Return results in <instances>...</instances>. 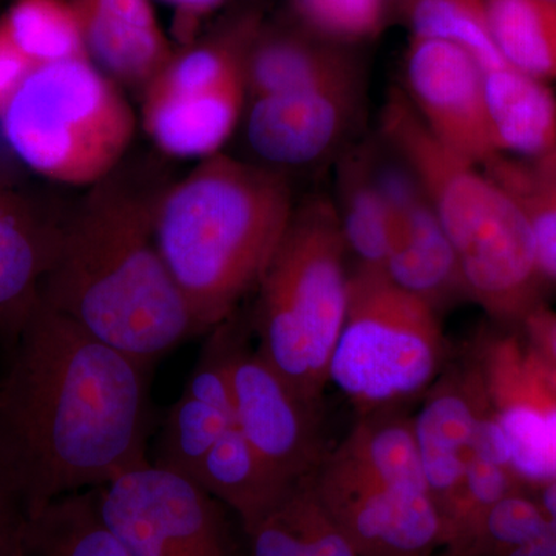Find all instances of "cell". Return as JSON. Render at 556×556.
Listing matches in <instances>:
<instances>
[{"label": "cell", "mask_w": 556, "mask_h": 556, "mask_svg": "<svg viewBox=\"0 0 556 556\" xmlns=\"http://www.w3.org/2000/svg\"><path fill=\"white\" fill-rule=\"evenodd\" d=\"M0 375V468L35 518L148 463L152 368L38 303Z\"/></svg>", "instance_id": "6da1fadb"}, {"label": "cell", "mask_w": 556, "mask_h": 556, "mask_svg": "<svg viewBox=\"0 0 556 556\" xmlns=\"http://www.w3.org/2000/svg\"><path fill=\"white\" fill-rule=\"evenodd\" d=\"M161 192L121 166L65 212L40 302L105 345L153 368L195 336L192 314L155 239Z\"/></svg>", "instance_id": "7a4b0ae2"}, {"label": "cell", "mask_w": 556, "mask_h": 556, "mask_svg": "<svg viewBox=\"0 0 556 556\" xmlns=\"http://www.w3.org/2000/svg\"><path fill=\"white\" fill-rule=\"evenodd\" d=\"M294 208L281 172L223 153L161 190L156 244L197 334L232 316L258 287Z\"/></svg>", "instance_id": "3957f363"}, {"label": "cell", "mask_w": 556, "mask_h": 556, "mask_svg": "<svg viewBox=\"0 0 556 556\" xmlns=\"http://www.w3.org/2000/svg\"><path fill=\"white\" fill-rule=\"evenodd\" d=\"M382 135L426 190L455 249L468 298L496 325L521 327L546 305V280L517 201L477 164L441 144L401 90L388 97Z\"/></svg>", "instance_id": "277c9868"}, {"label": "cell", "mask_w": 556, "mask_h": 556, "mask_svg": "<svg viewBox=\"0 0 556 556\" xmlns=\"http://www.w3.org/2000/svg\"><path fill=\"white\" fill-rule=\"evenodd\" d=\"M346 244L334 203L295 206L260 280L251 331L258 353L300 397L321 404L348 306Z\"/></svg>", "instance_id": "5b68a950"}, {"label": "cell", "mask_w": 556, "mask_h": 556, "mask_svg": "<svg viewBox=\"0 0 556 556\" xmlns=\"http://www.w3.org/2000/svg\"><path fill=\"white\" fill-rule=\"evenodd\" d=\"M0 131L24 166L67 186H91L129 152L137 115L89 58L40 65L0 113Z\"/></svg>", "instance_id": "8992f818"}, {"label": "cell", "mask_w": 556, "mask_h": 556, "mask_svg": "<svg viewBox=\"0 0 556 556\" xmlns=\"http://www.w3.org/2000/svg\"><path fill=\"white\" fill-rule=\"evenodd\" d=\"M444 358L437 311L394 285L383 269L357 266L350 274L329 382L361 413L426 393L441 375Z\"/></svg>", "instance_id": "52a82bcc"}, {"label": "cell", "mask_w": 556, "mask_h": 556, "mask_svg": "<svg viewBox=\"0 0 556 556\" xmlns=\"http://www.w3.org/2000/svg\"><path fill=\"white\" fill-rule=\"evenodd\" d=\"M254 28L175 51L141 91V124L153 144L175 159L217 155L248 97L244 56Z\"/></svg>", "instance_id": "ba28073f"}, {"label": "cell", "mask_w": 556, "mask_h": 556, "mask_svg": "<svg viewBox=\"0 0 556 556\" xmlns=\"http://www.w3.org/2000/svg\"><path fill=\"white\" fill-rule=\"evenodd\" d=\"M94 501L131 556H240L225 504L149 460L94 489Z\"/></svg>", "instance_id": "9c48e42d"}, {"label": "cell", "mask_w": 556, "mask_h": 556, "mask_svg": "<svg viewBox=\"0 0 556 556\" xmlns=\"http://www.w3.org/2000/svg\"><path fill=\"white\" fill-rule=\"evenodd\" d=\"M475 361L511 456V471L527 490L556 481V368L521 327L479 336Z\"/></svg>", "instance_id": "30bf717a"}, {"label": "cell", "mask_w": 556, "mask_h": 556, "mask_svg": "<svg viewBox=\"0 0 556 556\" xmlns=\"http://www.w3.org/2000/svg\"><path fill=\"white\" fill-rule=\"evenodd\" d=\"M311 484L358 556H434L444 526L430 493L390 484L339 447Z\"/></svg>", "instance_id": "8fae6325"}, {"label": "cell", "mask_w": 556, "mask_h": 556, "mask_svg": "<svg viewBox=\"0 0 556 556\" xmlns=\"http://www.w3.org/2000/svg\"><path fill=\"white\" fill-rule=\"evenodd\" d=\"M237 422L249 444L274 471L298 485L327 457L321 404L305 401L276 369L241 340L230 371Z\"/></svg>", "instance_id": "7c38bea8"}, {"label": "cell", "mask_w": 556, "mask_h": 556, "mask_svg": "<svg viewBox=\"0 0 556 556\" xmlns=\"http://www.w3.org/2000/svg\"><path fill=\"white\" fill-rule=\"evenodd\" d=\"M413 108L445 148L477 166L500 155L485 102V70L467 50L413 38L407 56Z\"/></svg>", "instance_id": "4fadbf2b"}, {"label": "cell", "mask_w": 556, "mask_h": 556, "mask_svg": "<svg viewBox=\"0 0 556 556\" xmlns=\"http://www.w3.org/2000/svg\"><path fill=\"white\" fill-rule=\"evenodd\" d=\"M397 163L376 172L390 217L386 274L394 285L422 299L437 313L468 298L459 263L426 190L413 172Z\"/></svg>", "instance_id": "5bb4252c"}, {"label": "cell", "mask_w": 556, "mask_h": 556, "mask_svg": "<svg viewBox=\"0 0 556 556\" xmlns=\"http://www.w3.org/2000/svg\"><path fill=\"white\" fill-rule=\"evenodd\" d=\"M249 332L248 321L237 313L208 331L181 396L164 419L155 466L193 479L218 439L239 424L230 371Z\"/></svg>", "instance_id": "9a60e30c"}, {"label": "cell", "mask_w": 556, "mask_h": 556, "mask_svg": "<svg viewBox=\"0 0 556 556\" xmlns=\"http://www.w3.org/2000/svg\"><path fill=\"white\" fill-rule=\"evenodd\" d=\"M357 102V73L255 98L247 121L249 148L270 169L306 166L338 144Z\"/></svg>", "instance_id": "2e32d148"}, {"label": "cell", "mask_w": 556, "mask_h": 556, "mask_svg": "<svg viewBox=\"0 0 556 556\" xmlns=\"http://www.w3.org/2000/svg\"><path fill=\"white\" fill-rule=\"evenodd\" d=\"M65 212L51 211L0 166V354L7 361L40 300Z\"/></svg>", "instance_id": "e0dca14e"}, {"label": "cell", "mask_w": 556, "mask_h": 556, "mask_svg": "<svg viewBox=\"0 0 556 556\" xmlns=\"http://www.w3.org/2000/svg\"><path fill=\"white\" fill-rule=\"evenodd\" d=\"M426 393L415 417V433L428 489L439 511L466 477L478 422L490 402L473 354L463 364L442 368Z\"/></svg>", "instance_id": "ac0fdd59"}, {"label": "cell", "mask_w": 556, "mask_h": 556, "mask_svg": "<svg viewBox=\"0 0 556 556\" xmlns=\"http://www.w3.org/2000/svg\"><path fill=\"white\" fill-rule=\"evenodd\" d=\"M70 2L78 13L87 56L121 89L141 93L175 53L150 0Z\"/></svg>", "instance_id": "d6986e66"}, {"label": "cell", "mask_w": 556, "mask_h": 556, "mask_svg": "<svg viewBox=\"0 0 556 556\" xmlns=\"http://www.w3.org/2000/svg\"><path fill=\"white\" fill-rule=\"evenodd\" d=\"M353 61L339 43L302 28L252 30L244 78L252 100L353 75Z\"/></svg>", "instance_id": "ffe728a7"}, {"label": "cell", "mask_w": 556, "mask_h": 556, "mask_svg": "<svg viewBox=\"0 0 556 556\" xmlns=\"http://www.w3.org/2000/svg\"><path fill=\"white\" fill-rule=\"evenodd\" d=\"M485 102L500 155L556 156V97L546 80L506 67L485 72Z\"/></svg>", "instance_id": "44dd1931"}, {"label": "cell", "mask_w": 556, "mask_h": 556, "mask_svg": "<svg viewBox=\"0 0 556 556\" xmlns=\"http://www.w3.org/2000/svg\"><path fill=\"white\" fill-rule=\"evenodd\" d=\"M192 481L237 515L244 535L268 518L295 486L258 456L239 424L218 439Z\"/></svg>", "instance_id": "7402d4cb"}, {"label": "cell", "mask_w": 556, "mask_h": 556, "mask_svg": "<svg viewBox=\"0 0 556 556\" xmlns=\"http://www.w3.org/2000/svg\"><path fill=\"white\" fill-rule=\"evenodd\" d=\"M376 163L368 146L340 161L339 201L334 206L346 249L356 255L358 266L383 269L390 249V217Z\"/></svg>", "instance_id": "603a6c76"}, {"label": "cell", "mask_w": 556, "mask_h": 556, "mask_svg": "<svg viewBox=\"0 0 556 556\" xmlns=\"http://www.w3.org/2000/svg\"><path fill=\"white\" fill-rule=\"evenodd\" d=\"M339 448L382 481L430 493L417 447L415 419L394 407L362 413Z\"/></svg>", "instance_id": "cb8c5ba5"}, {"label": "cell", "mask_w": 556, "mask_h": 556, "mask_svg": "<svg viewBox=\"0 0 556 556\" xmlns=\"http://www.w3.org/2000/svg\"><path fill=\"white\" fill-rule=\"evenodd\" d=\"M24 556H131L98 514L94 489L58 497L30 518Z\"/></svg>", "instance_id": "d4e9b609"}, {"label": "cell", "mask_w": 556, "mask_h": 556, "mask_svg": "<svg viewBox=\"0 0 556 556\" xmlns=\"http://www.w3.org/2000/svg\"><path fill=\"white\" fill-rule=\"evenodd\" d=\"M490 28L510 67L556 80V3L548 0H486Z\"/></svg>", "instance_id": "484cf974"}, {"label": "cell", "mask_w": 556, "mask_h": 556, "mask_svg": "<svg viewBox=\"0 0 556 556\" xmlns=\"http://www.w3.org/2000/svg\"><path fill=\"white\" fill-rule=\"evenodd\" d=\"M482 167L525 212L535 239L541 274L546 283H556V156L526 161L497 155Z\"/></svg>", "instance_id": "4316f807"}, {"label": "cell", "mask_w": 556, "mask_h": 556, "mask_svg": "<svg viewBox=\"0 0 556 556\" xmlns=\"http://www.w3.org/2000/svg\"><path fill=\"white\" fill-rule=\"evenodd\" d=\"M0 24L33 67L89 58L70 0H14Z\"/></svg>", "instance_id": "83f0119b"}, {"label": "cell", "mask_w": 556, "mask_h": 556, "mask_svg": "<svg viewBox=\"0 0 556 556\" xmlns=\"http://www.w3.org/2000/svg\"><path fill=\"white\" fill-rule=\"evenodd\" d=\"M404 11L415 38L456 43L485 72L506 67L490 28L486 0H404Z\"/></svg>", "instance_id": "f1b7e54d"}, {"label": "cell", "mask_w": 556, "mask_h": 556, "mask_svg": "<svg viewBox=\"0 0 556 556\" xmlns=\"http://www.w3.org/2000/svg\"><path fill=\"white\" fill-rule=\"evenodd\" d=\"M551 519L530 490H519L486 511L466 554L501 556L546 535ZM460 554V555H466Z\"/></svg>", "instance_id": "f546056e"}, {"label": "cell", "mask_w": 556, "mask_h": 556, "mask_svg": "<svg viewBox=\"0 0 556 556\" xmlns=\"http://www.w3.org/2000/svg\"><path fill=\"white\" fill-rule=\"evenodd\" d=\"M306 30L331 42L369 38L383 24V0H294Z\"/></svg>", "instance_id": "4dcf8cb0"}, {"label": "cell", "mask_w": 556, "mask_h": 556, "mask_svg": "<svg viewBox=\"0 0 556 556\" xmlns=\"http://www.w3.org/2000/svg\"><path fill=\"white\" fill-rule=\"evenodd\" d=\"M291 525L308 546L313 556H358L346 536L340 532L311 484V477L300 482L280 504Z\"/></svg>", "instance_id": "1f68e13d"}, {"label": "cell", "mask_w": 556, "mask_h": 556, "mask_svg": "<svg viewBox=\"0 0 556 556\" xmlns=\"http://www.w3.org/2000/svg\"><path fill=\"white\" fill-rule=\"evenodd\" d=\"M247 536L251 556H313L280 506Z\"/></svg>", "instance_id": "d6a6232c"}, {"label": "cell", "mask_w": 556, "mask_h": 556, "mask_svg": "<svg viewBox=\"0 0 556 556\" xmlns=\"http://www.w3.org/2000/svg\"><path fill=\"white\" fill-rule=\"evenodd\" d=\"M28 525L24 500L0 470V556H24Z\"/></svg>", "instance_id": "836d02e7"}, {"label": "cell", "mask_w": 556, "mask_h": 556, "mask_svg": "<svg viewBox=\"0 0 556 556\" xmlns=\"http://www.w3.org/2000/svg\"><path fill=\"white\" fill-rule=\"evenodd\" d=\"M35 68L0 24V113Z\"/></svg>", "instance_id": "e575fe53"}, {"label": "cell", "mask_w": 556, "mask_h": 556, "mask_svg": "<svg viewBox=\"0 0 556 556\" xmlns=\"http://www.w3.org/2000/svg\"><path fill=\"white\" fill-rule=\"evenodd\" d=\"M521 328L556 368V311L547 305L540 306L522 320Z\"/></svg>", "instance_id": "d590c367"}, {"label": "cell", "mask_w": 556, "mask_h": 556, "mask_svg": "<svg viewBox=\"0 0 556 556\" xmlns=\"http://www.w3.org/2000/svg\"><path fill=\"white\" fill-rule=\"evenodd\" d=\"M532 495L535 496L538 504L543 508L544 514L551 519V522L556 525V481L548 482L543 486H538L535 490H530Z\"/></svg>", "instance_id": "8d00e7d4"}, {"label": "cell", "mask_w": 556, "mask_h": 556, "mask_svg": "<svg viewBox=\"0 0 556 556\" xmlns=\"http://www.w3.org/2000/svg\"><path fill=\"white\" fill-rule=\"evenodd\" d=\"M166 2L174 3L179 10L186 13L199 14L203 11L214 9L219 5L223 0H166Z\"/></svg>", "instance_id": "74e56055"}, {"label": "cell", "mask_w": 556, "mask_h": 556, "mask_svg": "<svg viewBox=\"0 0 556 556\" xmlns=\"http://www.w3.org/2000/svg\"><path fill=\"white\" fill-rule=\"evenodd\" d=\"M450 554V552H448ZM452 556H489V555H482V554H466V555H455V554H450Z\"/></svg>", "instance_id": "f35d334b"}, {"label": "cell", "mask_w": 556, "mask_h": 556, "mask_svg": "<svg viewBox=\"0 0 556 556\" xmlns=\"http://www.w3.org/2000/svg\"><path fill=\"white\" fill-rule=\"evenodd\" d=\"M548 2H555L556 3V0H548Z\"/></svg>", "instance_id": "ab89813d"}]
</instances>
